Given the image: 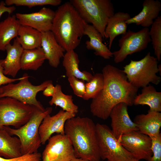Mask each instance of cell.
Wrapping results in <instances>:
<instances>
[{"instance_id":"21","label":"cell","mask_w":161,"mask_h":161,"mask_svg":"<svg viewBox=\"0 0 161 161\" xmlns=\"http://www.w3.org/2000/svg\"><path fill=\"white\" fill-rule=\"evenodd\" d=\"M131 18L128 13L118 12L114 13L109 18L105 30L104 37L109 38V48L110 50L115 37L126 32L127 24L126 21Z\"/></svg>"},{"instance_id":"20","label":"cell","mask_w":161,"mask_h":161,"mask_svg":"<svg viewBox=\"0 0 161 161\" xmlns=\"http://www.w3.org/2000/svg\"><path fill=\"white\" fill-rule=\"evenodd\" d=\"M84 35L89 38V40L85 42L88 49L94 51L95 55L104 59H109L113 56L112 52L103 43L102 35L92 25L87 24L84 30Z\"/></svg>"},{"instance_id":"32","label":"cell","mask_w":161,"mask_h":161,"mask_svg":"<svg viewBox=\"0 0 161 161\" xmlns=\"http://www.w3.org/2000/svg\"><path fill=\"white\" fill-rule=\"evenodd\" d=\"M68 79L75 95L83 98L86 91L85 81L74 76L68 77Z\"/></svg>"},{"instance_id":"35","label":"cell","mask_w":161,"mask_h":161,"mask_svg":"<svg viewBox=\"0 0 161 161\" xmlns=\"http://www.w3.org/2000/svg\"><path fill=\"white\" fill-rule=\"evenodd\" d=\"M16 9L14 6H7L4 1L0 2V18L2 14L7 13L9 15L11 14Z\"/></svg>"},{"instance_id":"5","label":"cell","mask_w":161,"mask_h":161,"mask_svg":"<svg viewBox=\"0 0 161 161\" xmlns=\"http://www.w3.org/2000/svg\"><path fill=\"white\" fill-rule=\"evenodd\" d=\"M88 24L90 23L105 38L109 18L114 13L110 0H71L69 1Z\"/></svg>"},{"instance_id":"3","label":"cell","mask_w":161,"mask_h":161,"mask_svg":"<svg viewBox=\"0 0 161 161\" xmlns=\"http://www.w3.org/2000/svg\"><path fill=\"white\" fill-rule=\"evenodd\" d=\"M65 134L69 139L76 158L88 161H100L96 124L87 117H74L68 120Z\"/></svg>"},{"instance_id":"18","label":"cell","mask_w":161,"mask_h":161,"mask_svg":"<svg viewBox=\"0 0 161 161\" xmlns=\"http://www.w3.org/2000/svg\"><path fill=\"white\" fill-rule=\"evenodd\" d=\"M134 122L138 131L150 137L156 136L160 133L161 113L148 110L146 114L136 116Z\"/></svg>"},{"instance_id":"1","label":"cell","mask_w":161,"mask_h":161,"mask_svg":"<svg viewBox=\"0 0 161 161\" xmlns=\"http://www.w3.org/2000/svg\"><path fill=\"white\" fill-rule=\"evenodd\" d=\"M104 79L103 88L95 98L92 99L90 110L92 115L102 120L107 119L112 109L121 103L128 106L133 105L138 88L128 80L122 70L110 64L102 70Z\"/></svg>"},{"instance_id":"17","label":"cell","mask_w":161,"mask_h":161,"mask_svg":"<svg viewBox=\"0 0 161 161\" xmlns=\"http://www.w3.org/2000/svg\"><path fill=\"white\" fill-rule=\"evenodd\" d=\"M142 6V10L137 15L126 21L127 25L134 24L148 28L159 16L161 10V3L157 0H145Z\"/></svg>"},{"instance_id":"38","label":"cell","mask_w":161,"mask_h":161,"mask_svg":"<svg viewBox=\"0 0 161 161\" xmlns=\"http://www.w3.org/2000/svg\"><path fill=\"white\" fill-rule=\"evenodd\" d=\"M71 161H88V160L80 158H75L72 159Z\"/></svg>"},{"instance_id":"2","label":"cell","mask_w":161,"mask_h":161,"mask_svg":"<svg viewBox=\"0 0 161 161\" xmlns=\"http://www.w3.org/2000/svg\"><path fill=\"white\" fill-rule=\"evenodd\" d=\"M88 24L70 2L55 11L51 31L66 52L74 50L80 44Z\"/></svg>"},{"instance_id":"37","label":"cell","mask_w":161,"mask_h":161,"mask_svg":"<svg viewBox=\"0 0 161 161\" xmlns=\"http://www.w3.org/2000/svg\"><path fill=\"white\" fill-rule=\"evenodd\" d=\"M0 161H15L13 159H6L0 156Z\"/></svg>"},{"instance_id":"29","label":"cell","mask_w":161,"mask_h":161,"mask_svg":"<svg viewBox=\"0 0 161 161\" xmlns=\"http://www.w3.org/2000/svg\"><path fill=\"white\" fill-rule=\"evenodd\" d=\"M85 85V92L82 98L88 100L96 98L104 87V79L102 73H96L90 81L86 83Z\"/></svg>"},{"instance_id":"27","label":"cell","mask_w":161,"mask_h":161,"mask_svg":"<svg viewBox=\"0 0 161 161\" xmlns=\"http://www.w3.org/2000/svg\"><path fill=\"white\" fill-rule=\"evenodd\" d=\"M46 59L41 47L23 49L21 58V69L36 70L42 65Z\"/></svg>"},{"instance_id":"4","label":"cell","mask_w":161,"mask_h":161,"mask_svg":"<svg viewBox=\"0 0 161 161\" xmlns=\"http://www.w3.org/2000/svg\"><path fill=\"white\" fill-rule=\"evenodd\" d=\"M52 110L51 107L42 110L34 106L31 117L24 125L18 129L9 126L3 127L11 135L16 136L18 138L21 142L22 155L38 152L41 144L39 134V126L44 117L50 114Z\"/></svg>"},{"instance_id":"26","label":"cell","mask_w":161,"mask_h":161,"mask_svg":"<svg viewBox=\"0 0 161 161\" xmlns=\"http://www.w3.org/2000/svg\"><path fill=\"white\" fill-rule=\"evenodd\" d=\"M42 34L30 27L20 25L16 39L24 49L41 47Z\"/></svg>"},{"instance_id":"8","label":"cell","mask_w":161,"mask_h":161,"mask_svg":"<svg viewBox=\"0 0 161 161\" xmlns=\"http://www.w3.org/2000/svg\"><path fill=\"white\" fill-rule=\"evenodd\" d=\"M96 126L101 159L107 161H131L134 158L120 144L107 126L97 123Z\"/></svg>"},{"instance_id":"9","label":"cell","mask_w":161,"mask_h":161,"mask_svg":"<svg viewBox=\"0 0 161 161\" xmlns=\"http://www.w3.org/2000/svg\"><path fill=\"white\" fill-rule=\"evenodd\" d=\"M34 106L10 97L0 98V128L11 126L18 129L31 117Z\"/></svg>"},{"instance_id":"31","label":"cell","mask_w":161,"mask_h":161,"mask_svg":"<svg viewBox=\"0 0 161 161\" xmlns=\"http://www.w3.org/2000/svg\"><path fill=\"white\" fill-rule=\"evenodd\" d=\"M4 2L8 6L15 5L17 6H26L29 8L37 6L50 5L57 6L62 2L61 0H6Z\"/></svg>"},{"instance_id":"40","label":"cell","mask_w":161,"mask_h":161,"mask_svg":"<svg viewBox=\"0 0 161 161\" xmlns=\"http://www.w3.org/2000/svg\"><path fill=\"white\" fill-rule=\"evenodd\" d=\"M138 160L133 158L131 161H139Z\"/></svg>"},{"instance_id":"41","label":"cell","mask_w":161,"mask_h":161,"mask_svg":"<svg viewBox=\"0 0 161 161\" xmlns=\"http://www.w3.org/2000/svg\"><path fill=\"white\" fill-rule=\"evenodd\" d=\"M100 161H104V160H101H101H100Z\"/></svg>"},{"instance_id":"10","label":"cell","mask_w":161,"mask_h":161,"mask_svg":"<svg viewBox=\"0 0 161 161\" xmlns=\"http://www.w3.org/2000/svg\"><path fill=\"white\" fill-rule=\"evenodd\" d=\"M149 32L148 28L144 27L137 32L129 30L122 35L118 40L120 49L112 52L114 62L121 63L128 55L146 49L151 41Z\"/></svg>"},{"instance_id":"24","label":"cell","mask_w":161,"mask_h":161,"mask_svg":"<svg viewBox=\"0 0 161 161\" xmlns=\"http://www.w3.org/2000/svg\"><path fill=\"white\" fill-rule=\"evenodd\" d=\"M63 66L68 77L74 76L79 79L89 82L92 78L93 75L90 73L84 70L81 71L79 68L80 60L78 54L74 50L66 52L63 57Z\"/></svg>"},{"instance_id":"22","label":"cell","mask_w":161,"mask_h":161,"mask_svg":"<svg viewBox=\"0 0 161 161\" xmlns=\"http://www.w3.org/2000/svg\"><path fill=\"white\" fill-rule=\"evenodd\" d=\"M21 156L18 138L11 135L3 127L0 128V156L13 159Z\"/></svg>"},{"instance_id":"25","label":"cell","mask_w":161,"mask_h":161,"mask_svg":"<svg viewBox=\"0 0 161 161\" xmlns=\"http://www.w3.org/2000/svg\"><path fill=\"white\" fill-rule=\"evenodd\" d=\"M20 25L15 15L9 16L0 22V51H5L10 41L17 36Z\"/></svg>"},{"instance_id":"13","label":"cell","mask_w":161,"mask_h":161,"mask_svg":"<svg viewBox=\"0 0 161 161\" xmlns=\"http://www.w3.org/2000/svg\"><path fill=\"white\" fill-rule=\"evenodd\" d=\"M76 114L62 109L56 114L51 116L49 114L43 120L39 128V134L41 144L44 145L47 141L54 133L65 134L64 126L66 121L75 117Z\"/></svg>"},{"instance_id":"16","label":"cell","mask_w":161,"mask_h":161,"mask_svg":"<svg viewBox=\"0 0 161 161\" xmlns=\"http://www.w3.org/2000/svg\"><path fill=\"white\" fill-rule=\"evenodd\" d=\"M41 34V47L46 59L51 66L56 68L59 65L60 60L64 56V52L66 51L57 41L51 31Z\"/></svg>"},{"instance_id":"28","label":"cell","mask_w":161,"mask_h":161,"mask_svg":"<svg viewBox=\"0 0 161 161\" xmlns=\"http://www.w3.org/2000/svg\"><path fill=\"white\" fill-rule=\"evenodd\" d=\"M55 91L49 103L50 106L53 105L58 106L62 110L76 114L78 112V107L73 102L72 96L63 93L61 86L57 84L55 86Z\"/></svg>"},{"instance_id":"23","label":"cell","mask_w":161,"mask_h":161,"mask_svg":"<svg viewBox=\"0 0 161 161\" xmlns=\"http://www.w3.org/2000/svg\"><path fill=\"white\" fill-rule=\"evenodd\" d=\"M141 93L137 95L133 101V105H147L149 110L161 112V92H157L154 86L149 84L142 88Z\"/></svg>"},{"instance_id":"39","label":"cell","mask_w":161,"mask_h":161,"mask_svg":"<svg viewBox=\"0 0 161 161\" xmlns=\"http://www.w3.org/2000/svg\"><path fill=\"white\" fill-rule=\"evenodd\" d=\"M158 69H159V72L160 73V75H161V65L160 64L158 65Z\"/></svg>"},{"instance_id":"30","label":"cell","mask_w":161,"mask_h":161,"mask_svg":"<svg viewBox=\"0 0 161 161\" xmlns=\"http://www.w3.org/2000/svg\"><path fill=\"white\" fill-rule=\"evenodd\" d=\"M154 53L158 61L161 58V16H158L154 21L149 30Z\"/></svg>"},{"instance_id":"15","label":"cell","mask_w":161,"mask_h":161,"mask_svg":"<svg viewBox=\"0 0 161 161\" xmlns=\"http://www.w3.org/2000/svg\"><path fill=\"white\" fill-rule=\"evenodd\" d=\"M128 106L125 103H120L112 109L109 115L111 120V129L117 139L126 134L138 131L136 125L129 117Z\"/></svg>"},{"instance_id":"33","label":"cell","mask_w":161,"mask_h":161,"mask_svg":"<svg viewBox=\"0 0 161 161\" xmlns=\"http://www.w3.org/2000/svg\"><path fill=\"white\" fill-rule=\"evenodd\" d=\"M150 138L152 155L148 161H161V134Z\"/></svg>"},{"instance_id":"11","label":"cell","mask_w":161,"mask_h":161,"mask_svg":"<svg viewBox=\"0 0 161 161\" xmlns=\"http://www.w3.org/2000/svg\"><path fill=\"white\" fill-rule=\"evenodd\" d=\"M76 158L71 143L65 134H57L48 140L41 161H71Z\"/></svg>"},{"instance_id":"14","label":"cell","mask_w":161,"mask_h":161,"mask_svg":"<svg viewBox=\"0 0 161 161\" xmlns=\"http://www.w3.org/2000/svg\"><path fill=\"white\" fill-rule=\"evenodd\" d=\"M55 14L53 10L44 7L37 12L17 13L15 15L21 25L30 27L42 33L51 31Z\"/></svg>"},{"instance_id":"19","label":"cell","mask_w":161,"mask_h":161,"mask_svg":"<svg viewBox=\"0 0 161 161\" xmlns=\"http://www.w3.org/2000/svg\"><path fill=\"white\" fill-rule=\"evenodd\" d=\"M23 49L16 38L14 40L12 45L10 44L6 47L7 56L4 59H1L5 75L15 78L21 69V58Z\"/></svg>"},{"instance_id":"12","label":"cell","mask_w":161,"mask_h":161,"mask_svg":"<svg viewBox=\"0 0 161 161\" xmlns=\"http://www.w3.org/2000/svg\"><path fill=\"white\" fill-rule=\"evenodd\" d=\"M118 140L134 159L148 161L152 156L151 138L138 131L123 134Z\"/></svg>"},{"instance_id":"6","label":"cell","mask_w":161,"mask_h":161,"mask_svg":"<svg viewBox=\"0 0 161 161\" xmlns=\"http://www.w3.org/2000/svg\"><path fill=\"white\" fill-rule=\"evenodd\" d=\"M158 63L157 58L149 52L140 60H131L122 71L129 82L138 88L146 86L151 83L157 85L161 81V77L157 74L159 72Z\"/></svg>"},{"instance_id":"34","label":"cell","mask_w":161,"mask_h":161,"mask_svg":"<svg viewBox=\"0 0 161 161\" xmlns=\"http://www.w3.org/2000/svg\"><path fill=\"white\" fill-rule=\"evenodd\" d=\"M22 79V77L18 78H10L5 75L4 73L1 59H0V87L10 83H13Z\"/></svg>"},{"instance_id":"7","label":"cell","mask_w":161,"mask_h":161,"mask_svg":"<svg viewBox=\"0 0 161 161\" xmlns=\"http://www.w3.org/2000/svg\"><path fill=\"white\" fill-rule=\"evenodd\" d=\"M23 78L17 83H10L0 87V98L10 97L24 103L36 107L41 110L45 108L36 98L37 93L43 91L51 80H46L38 85H33L29 81V76L27 73L23 75Z\"/></svg>"},{"instance_id":"36","label":"cell","mask_w":161,"mask_h":161,"mask_svg":"<svg viewBox=\"0 0 161 161\" xmlns=\"http://www.w3.org/2000/svg\"><path fill=\"white\" fill-rule=\"evenodd\" d=\"M55 86L52 83L49 84L43 91V95L46 97L52 96L55 91Z\"/></svg>"}]
</instances>
